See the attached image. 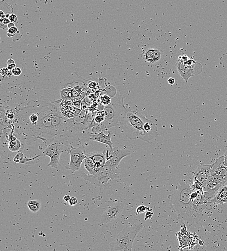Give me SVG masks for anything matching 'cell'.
I'll return each mask as SVG.
<instances>
[{
	"mask_svg": "<svg viewBox=\"0 0 227 251\" xmlns=\"http://www.w3.org/2000/svg\"><path fill=\"white\" fill-rule=\"evenodd\" d=\"M17 110L13 121L18 134L47 142H58L75 135L72 121L62 116L58 104L47 100L32 101Z\"/></svg>",
	"mask_w": 227,
	"mask_h": 251,
	"instance_id": "6da1fadb",
	"label": "cell"
},
{
	"mask_svg": "<svg viewBox=\"0 0 227 251\" xmlns=\"http://www.w3.org/2000/svg\"><path fill=\"white\" fill-rule=\"evenodd\" d=\"M190 185L185 181L180 180L173 194L168 196L170 206L177 214V219L189 225L198 224L206 208L198 207L190 199Z\"/></svg>",
	"mask_w": 227,
	"mask_h": 251,
	"instance_id": "7a4b0ae2",
	"label": "cell"
},
{
	"mask_svg": "<svg viewBox=\"0 0 227 251\" xmlns=\"http://www.w3.org/2000/svg\"><path fill=\"white\" fill-rule=\"evenodd\" d=\"M146 119L139 112L126 108L119 123L122 133L129 139H140Z\"/></svg>",
	"mask_w": 227,
	"mask_h": 251,
	"instance_id": "3957f363",
	"label": "cell"
},
{
	"mask_svg": "<svg viewBox=\"0 0 227 251\" xmlns=\"http://www.w3.org/2000/svg\"><path fill=\"white\" fill-rule=\"evenodd\" d=\"M227 182V166L224 163L223 155L212 164L211 176L204 187V191L215 196L218 190Z\"/></svg>",
	"mask_w": 227,
	"mask_h": 251,
	"instance_id": "277c9868",
	"label": "cell"
},
{
	"mask_svg": "<svg viewBox=\"0 0 227 251\" xmlns=\"http://www.w3.org/2000/svg\"><path fill=\"white\" fill-rule=\"evenodd\" d=\"M141 223H137L124 228L110 244V251H131L133 244L138 234L143 229Z\"/></svg>",
	"mask_w": 227,
	"mask_h": 251,
	"instance_id": "5b68a950",
	"label": "cell"
},
{
	"mask_svg": "<svg viewBox=\"0 0 227 251\" xmlns=\"http://www.w3.org/2000/svg\"><path fill=\"white\" fill-rule=\"evenodd\" d=\"M118 168L106 162L102 170L96 175L85 174L83 173L81 177L85 180L100 188H105L108 185L110 180H114L119 177Z\"/></svg>",
	"mask_w": 227,
	"mask_h": 251,
	"instance_id": "8992f818",
	"label": "cell"
},
{
	"mask_svg": "<svg viewBox=\"0 0 227 251\" xmlns=\"http://www.w3.org/2000/svg\"><path fill=\"white\" fill-rule=\"evenodd\" d=\"M126 109L123 103L114 105L112 102L109 105L105 106L103 111L105 114V120L99 125L101 130L119 124L121 118Z\"/></svg>",
	"mask_w": 227,
	"mask_h": 251,
	"instance_id": "52a82bcc",
	"label": "cell"
},
{
	"mask_svg": "<svg viewBox=\"0 0 227 251\" xmlns=\"http://www.w3.org/2000/svg\"><path fill=\"white\" fill-rule=\"evenodd\" d=\"M106 150L103 152H95L87 154L84 160V166L89 174L96 175L102 170L107 159Z\"/></svg>",
	"mask_w": 227,
	"mask_h": 251,
	"instance_id": "ba28073f",
	"label": "cell"
},
{
	"mask_svg": "<svg viewBox=\"0 0 227 251\" xmlns=\"http://www.w3.org/2000/svg\"><path fill=\"white\" fill-rule=\"evenodd\" d=\"M65 146L60 141L53 142L47 146L41 156H47L50 158V161L47 164V167L58 169L60 166V158L62 153L64 151Z\"/></svg>",
	"mask_w": 227,
	"mask_h": 251,
	"instance_id": "9c48e42d",
	"label": "cell"
},
{
	"mask_svg": "<svg viewBox=\"0 0 227 251\" xmlns=\"http://www.w3.org/2000/svg\"><path fill=\"white\" fill-rule=\"evenodd\" d=\"M68 151V154L70 155V160L66 169L73 173L80 170L81 164L87 156L85 153V148L84 146L77 148L71 146Z\"/></svg>",
	"mask_w": 227,
	"mask_h": 251,
	"instance_id": "30bf717a",
	"label": "cell"
},
{
	"mask_svg": "<svg viewBox=\"0 0 227 251\" xmlns=\"http://www.w3.org/2000/svg\"><path fill=\"white\" fill-rule=\"evenodd\" d=\"M130 154L131 152L127 149H120L118 147H113L111 150H107L106 151V162L118 168L123 158L128 157Z\"/></svg>",
	"mask_w": 227,
	"mask_h": 251,
	"instance_id": "8fae6325",
	"label": "cell"
},
{
	"mask_svg": "<svg viewBox=\"0 0 227 251\" xmlns=\"http://www.w3.org/2000/svg\"><path fill=\"white\" fill-rule=\"evenodd\" d=\"M124 205L122 203H115L110 205L104 212L101 218L102 224L112 222L118 218L124 210Z\"/></svg>",
	"mask_w": 227,
	"mask_h": 251,
	"instance_id": "7c38bea8",
	"label": "cell"
},
{
	"mask_svg": "<svg viewBox=\"0 0 227 251\" xmlns=\"http://www.w3.org/2000/svg\"><path fill=\"white\" fill-rule=\"evenodd\" d=\"M212 165L201 164L195 170L193 179L198 181L204 187L211 176Z\"/></svg>",
	"mask_w": 227,
	"mask_h": 251,
	"instance_id": "4fadbf2b",
	"label": "cell"
},
{
	"mask_svg": "<svg viewBox=\"0 0 227 251\" xmlns=\"http://www.w3.org/2000/svg\"><path fill=\"white\" fill-rule=\"evenodd\" d=\"M176 67L179 74L187 84L190 77L194 75V66H189L179 59L176 62Z\"/></svg>",
	"mask_w": 227,
	"mask_h": 251,
	"instance_id": "5bb4252c",
	"label": "cell"
},
{
	"mask_svg": "<svg viewBox=\"0 0 227 251\" xmlns=\"http://www.w3.org/2000/svg\"><path fill=\"white\" fill-rule=\"evenodd\" d=\"M111 135L110 132H109L108 134L106 135L104 133L103 130L99 133L95 134L90 133L88 135V140L107 144L110 147V150H111L114 146V143L111 140Z\"/></svg>",
	"mask_w": 227,
	"mask_h": 251,
	"instance_id": "9a60e30c",
	"label": "cell"
},
{
	"mask_svg": "<svg viewBox=\"0 0 227 251\" xmlns=\"http://www.w3.org/2000/svg\"><path fill=\"white\" fill-rule=\"evenodd\" d=\"M210 203L220 205H223L227 203V185H224L218 190Z\"/></svg>",
	"mask_w": 227,
	"mask_h": 251,
	"instance_id": "2e32d148",
	"label": "cell"
},
{
	"mask_svg": "<svg viewBox=\"0 0 227 251\" xmlns=\"http://www.w3.org/2000/svg\"><path fill=\"white\" fill-rule=\"evenodd\" d=\"M16 0H0V8L5 14L14 13L16 10Z\"/></svg>",
	"mask_w": 227,
	"mask_h": 251,
	"instance_id": "e0dca14e",
	"label": "cell"
},
{
	"mask_svg": "<svg viewBox=\"0 0 227 251\" xmlns=\"http://www.w3.org/2000/svg\"><path fill=\"white\" fill-rule=\"evenodd\" d=\"M39 157H41L40 155H37L36 157H34V158H27L26 157H25L23 153L19 152L16 155L14 158L13 159V161L17 164H25V163H26L27 162H29L34 161V159Z\"/></svg>",
	"mask_w": 227,
	"mask_h": 251,
	"instance_id": "ac0fdd59",
	"label": "cell"
},
{
	"mask_svg": "<svg viewBox=\"0 0 227 251\" xmlns=\"http://www.w3.org/2000/svg\"><path fill=\"white\" fill-rule=\"evenodd\" d=\"M153 50H154V49L153 48H149V49H147L145 51L144 53L143 54V58H144V61L145 62H148L150 64L156 63L154 57H153Z\"/></svg>",
	"mask_w": 227,
	"mask_h": 251,
	"instance_id": "d6986e66",
	"label": "cell"
},
{
	"mask_svg": "<svg viewBox=\"0 0 227 251\" xmlns=\"http://www.w3.org/2000/svg\"><path fill=\"white\" fill-rule=\"evenodd\" d=\"M27 206L32 213H35L40 210L41 207V203L39 200H30L28 202Z\"/></svg>",
	"mask_w": 227,
	"mask_h": 251,
	"instance_id": "ffe728a7",
	"label": "cell"
},
{
	"mask_svg": "<svg viewBox=\"0 0 227 251\" xmlns=\"http://www.w3.org/2000/svg\"><path fill=\"white\" fill-rule=\"evenodd\" d=\"M190 187L192 190L196 191H199L202 194H204V186L202 184L198 181L193 180V183L190 185Z\"/></svg>",
	"mask_w": 227,
	"mask_h": 251,
	"instance_id": "44dd1931",
	"label": "cell"
},
{
	"mask_svg": "<svg viewBox=\"0 0 227 251\" xmlns=\"http://www.w3.org/2000/svg\"><path fill=\"white\" fill-rule=\"evenodd\" d=\"M100 102L102 105L105 106L109 105L112 102L110 97H109L107 95H103L100 97Z\"/></svg>",
	"mask_w": 227,
	"mask_h": 251,
	"instance_id": "7402d4cb",
	"label": "cell"
},
{
	"mask_svg": "<svg viewBox=\"0 0 227 251\" xmlns=\"http://www.w3.org/2000/svg\"><path fill=\"white\" fill-rule=\"evenodd\" d=\"M0 25L1 28L5 30L8 27V26L11 23L8 18H1L0 19Z\"/></svg>",
	"mask_w": 227,
	"mask_h": 251,
	"instance_id": "603a6c76",
	"label": "cell"
},
{
	"mask_svg": "<svg viewBox=\"0 0 227 251\" xmlns=\"http://www.w3.org/2000/svg\"><path fill=\"white\" fill-rule=\"evenodd\" d=\"M18 32H19L18 28L15 26V25H14L9 28L7 32V35L9 37H12L15 36L16 34Z\"/></svg>",
	"mask_w": 227,
	"mask_h": 251,
	"instance_id": "cb8c5ba5",
	"label": "cell"
},
{
	"mask_svg": "<svg viewBox=\"0 0 227 251\" xmlns=\"http://www.w3.org/2000/svg\"><path fill=\"white\" fill-rule=\"evenodd\" d=\"M219 64L224 69H227V52L222 54L219 59Z\"/></svg>",
	"mask_w": 227,
	"mask_h": 251,
	"instance_id": "d4e9b609",
	"label": "cell"
},
{
	"mask_svg": "<svg viewBox=\"0 0 227 251\" xmlns=\"http://www.w3.org/2000/svg\"><path fill=\"white\" fill-rule=\"evenodd\" d=\"M162 53L160 50L158 49H154L153 50V57L155 59V62H159L161 60Z\"/></svg>",
	"mask_w": 227,
	"mask_h": 251,
	"instance_id": "484cf974",
	"label": "cell"
},
{
	"mask_svg": "<svg viewBox=\"0 0 227 251\" xmlns=\"http://www.w3.org/2000/svg\"><path fill=\"white\" fill-rule=\"evenodd\" d=\"M148 210L149 208L145 206L144 205H141L136 209V214H142L144 211Z\"/></svg>",
	"mask_w": 227,
	"mask_h": 251,
	"instance_id": "4316f807",
	"label": "cell"
},
{
	"mask_svg": "<svg viewBox=\"0 0 227 251\" xmlns=\"http://www.w3.org/2000/svg\"><path fill=\"white\" fill-rule=\"evenodd\" d=\"M2 75H3V76H11V75H13L12 71L9 70L8 68H5L2 69L1 70Z\"/></svg>",
	"mask_w": 227,
	"mask_h": 251,
	"instance_id": "83f0119b",
	"label": "cell"
},
{
	"mask_svg": "<svg viewBox=\"0 0 227 251\" xmlns=\"http://www.w3.org/2000/svg\"><path fill=\"white\" fill-rule=\"evenodd\" d=\"M12 72L13 75H14V76H18L21 75L22 71L20 68L16 67L12 70Z\"/></svg>",
	"mask_w": 227,
	"mask_h": 251,
	"instance_id": "f1b7e54d",
	"label": "cell"
},
{
	"mask_svg": "<svg viewBox=\"0 0 227 251\" xmlns=\"http://www.w3.org/2000/svg\"><path fill=\"white\" fill-rule=\"evenodd\" d=\"M8 19H9L11 22L14 23L16 22L18 20L17 16L14 13H12V14H10Z\"/></svg>",
	"mask_w": 227,
	"mask_h": 251,
	"instance_id": "f546056e",
	"label": "cell"
},
{
	"mask_svg": "<svg viewBox=\"0 0 227 251\" xmlns=\"http://www.w3.org/2000/svg\"><path fill=\"white\" fill-rule=\"evenodd\" d=\"M77 199L75 197H71L70 200L68 201V203L70 206H73L77 204Z\"/></svg>",
	"mask_w": 227,
	"mask_h": 251,
	"instance_id": "4dcf8cb0",
	"label": "cell"
},
{
	"mask_svg": "<svg viewBox=\"0 0 227 251\" xmlns=\"http://www.w3.org/2000/svg\"><path fill=\"white\" fill-rule=\"evenodd\" d=\"M153 214V213H152V212H150V211H148L146 213V215H145V219L146 220V219H150V218H151L152 217Z\"/></svg>",
	"mask_w": 227,
	"mask_h": 251,
	"instance_id": "1f68e13d",
	"label": "cell"
},
{
	"mask_svg": "<svg viewBox=\"0 0 227 251\" xmlns=\"http://www.w3.org/2000/svg\"><path fill=\"white\" fill-rule=\"evenodd\" d=\"M175 79L174 78H172V77H170L168 79V83L171 85H174V84L175 83Z\"/></svg>",
	"mask_w": 227,
	"mask_h": 251,
	"instance_id": "d6a6232c",
	"label": "cell"
},
{
	"mask_svg": "<svg viewBox=\"0 0 227 251\" xmlns=\"http://www.w3.org/2000/svg\"><path fill=\"white\" fill-rule=\"evenodd\" d=\"M16 67V63L9 65H8V67H7V68H8L9 70H11V71H12L13 69H14Z\"/></svg>",
	"mask_w": 227,
	"mask_h": 251,
	"instance_id": "836d02e7",
	"label": "cell"
},
{
	"mask_svg": "<svg viewBox=\"0 0 227 251\" xmlns=\"http://www.w3.org/2000/svg\"><path fill=\"white\" fill-rule=\"evenodd\" d=\"M15 63V61L11 58H9V60H8V61H7V65H8Z\"/></svg>",
	"mask_w": 227,
	"mask_h": 251,
	"instance_id": "e575fe53",
	"label": "cell"
},
{
	"mask_svg": "<svg viewBox=\"0 0 227 251\" xmlns=\"http://www.w3.org/2000/svg\"><path fill=\"white\" fill-rule=\"evenodd\" d=\"M70 198H71V196L70 195H66L64 196V199L65 202H68L69 200H70Z\"/></svg>",
	"mask_w": 227,
	"mask_h": 251,
	"instance_id": "d590c367",
	"label": "cell"
},
{
	"mask_svg": "<svg viewBox=\"0 0 227 251\" xmlns=\"http://www.w3.org/2000/svg\"><path fill=\"white\" fill-rule=\"evenodd\" d=\"M224 158V163L226 166H227V151L223 155Z\"/></svg>",
	"mask_w": 227,
	"mask_h": 251,
	"instance_id": "8d00e7d4",
	"label": "cell"
}]
</instances>
